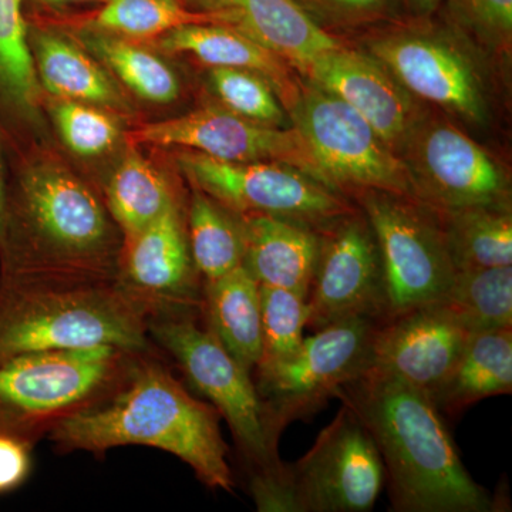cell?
<instances>
[{
    "instance_id": "cell-17",
    "label": "cell",
    "mask_w": 512,
    "mask_h": 512,
    "mask_svg": "<svg viewBox=\"0 0 512 512\" xmlns=\"http://www.w3.org/2000/svg\"><path fill=\"white\" fill-rule=\"evenodd\" d=\"M471 335L443 303L421 306L377 323L367 369L397 377L433 400Z\"/></svg>"
},
{
    "instance_id": "cell-22",
    "label": "cell",
    "mask_w": 512,
    "mask_h": 512,
    "mask_svg": "<svg viewBox=\"0 0 512 512\" xmlns=\"http://www.w3.org/2000/svg\"><path fill=\"white\" fill-rule=\"evenodd\" d=\"M244 242L242 265L256 284L309 298L318 259V229L271 215H237Z\"/></svg>"
},
{
    "instance_id": "cell-9",
    "label": "cell",
    "mask_w": 512,
    "mask_h": 512,
    "mask_svg": "<svg viewBox=\"0 0 512 512\" xmlns=\"http://www.w3.org/2000/svg\"><path fill=\"white\" fill-rule=\"evenodd\" d=\"M377 323L363 318L332 323L303 339L292 357L255 367L256 392L278 443L289 424L319 412L343 384L367 370Z\"/></svg>"
},
{
    "instance_id": "cell-35",
    "label": "cell",
    "mask_w": 512,
    "mask_h": 512,
    "mask_svg": "<svg viewBox=\"0 0 512 512\" xmlns=\"http://www.w3.org/2000/svg\"><path fill=\"white\" fill-rule=\"evenodd\" d=\"M323 29H353L392 19L400 0H296Z\"/></svg>"
},
{
    "instance_id": "cell-2",
    "label": "cell",
    "mask_w": 512,
    "mask_h": 512,
    "mask_svg": "<svg viewBox=\"0 0 512 512\" xmlns=\"http://www.w3.org/2000/svg\"><path fill=\"white\" fill-rule=\"evenodd\" d=\"M335 399L356 414L375 441L393 511H497L493 495L468 474L426 393L367 369L343 384Z\"/></svg>"
},
{
    "instance_id": "cell-4",
    "label": "cell",
    "mask_w": 512,
    "mask_h": 512,
    "mask_svg": "<svg viewBox=\"0 0 512 512\" xmlns=\"http://www.w3.org/2000/svg\"><path fill=\"white\" fill-rule=\"evenodd\" d=\"M148 313L117 282L46 284L0 276V365L30 353L116 346L151 352Z\"/></svg>"
},
{
    "instance_id": "cell-21",
    "label": "cell",
    "mask_w": 512,
    "mask_h": 512,
    "mask_svg": "<svg viewBox=\"0 0 512 512\" xmlns=\"http://www.w3.org/2000/svg\"><path fill=\"white\" fill-rule=\"evenodd\" d=\"M214 23L255 40L302 73L342 43L319 26L296 0H194Z\"/></svg>"
},
{
    "instance_id": "cell-1",
    "label": "cell",
    "mask_w": 512,
    "mask_h": 512,
    "mask_svg": "<svg viewBox=\"0 0 512 512\" xmlns=\"http://www.w3.org/2000/svg\"><path fill=\"white\" fill-rule=\"evenodd\" d=\"M123 234L100 190L37 144L9 158L0 276L46 284L116 282Z\"/></svg>"
},
{
    "instance_id": "cell-36",
    "label": "cell",
    "mask_w": 512,
    "mask_h": 512,
    "mask_svg": "<svg viewBox=\"0 0 512 512\" xmlns=\"http://www.w3.org/2000/svg\"><path fill=\"white\" fill-rule=\"evenodd\" d=\"M458 18L483 42L508 50L512 37V0H447Z\"/></svg>"
},
{
    "instance_id": "cell-33",
    "label": "cell",
    "mask_w": 512,
    "mask_h": 512,
    "mask_svg": "<svg viewBox=\"0 0 512 512\" xmlns=\"http://www.w3.org/2000/svg\"><path fill=\"white\" fill-rule=\"evenodd\" d=\"M207 83L218 104L237 116L271 127H285L288 123V111L261 74L231 67H208Z\"/></svg>"
},
{
    "instance_id": "cell-37",
    "label": "cell",
    "mask_w": 512,
    "mask_h": 512,
    "mask_svg": "<svg viewBox=\"0 0 512 512\" xmlns=\"http://www.w3.org/2000/svg\"><path fill=\"white\" fill-rule=\"evenodd\" d=\"M32 446L0 433V495L16 490L29 477Z\"/></svg>"
},
{
    "instance_id": "cell-10",
    "label": "cell",
    "mask_w": 512,
    "mask_h": 512,
    "mask_svg": "<svg viewBox=\"0 0 512 512\" xmlns=\"http://www.w3.org/2000/svg\"><path fill=\"white\" fill-rule=\"evenodd\" d=\"M289 116L330 190L346 198L370 190L413 197L402 158L345 101L308 83Z\"/></svg>"
},
{
    "instance_id": "cell-28",
    "label": "cell",
    "mask_w": 512,
    "mask_h": 512,
    "mask_svg": "<svg viewBox=\"0 0 512 512\" xmlns=\"http://www.w3.org/2000/svg\"><path fill=\"white\" fill-rule=\"evenodd\" d=\"M437 214L456 271L512 265L511 205H483Z\"/></svg>"
},
{
    "instance_id": "cell-29",
    "label": "cell",
    "mask_w": 512,
    "mask_h": 512,
    "mask_svg": "<svg viewBox=\"0 0 512 512\" xmlns=\"http://www.w3.org/2000/svg\"><path fill=\"white\" fill-rule=\"evenodd\" d=\"M187 231L202 282L221 278L242 265L244 242L237 215L197 188H192L187 201Z\"/></svg>"
},
{
    "instance_id": "cell-34",
    "label": "cell",
    "mask_w": 512,
    "mask_h": 512,
    "mask_svg": "<svg viewBox=\"0 0 512 512\" xmlns=\"http://www.w3.org/2000/svg\"><path fill=\"white\" fill-rule=\"evenodd\" d=\"M261 298V363L278 362L301 349L308 325V299L284 288L259 285Z\"/></svg>"
},
{
    "instance_id": "cell-16",
    "label": "cell",
    "mask_w": 512,
    "mask_h": 512,
    "mask_svg": "<svg viewBox=\"0 0 512 512\" xmlns=\"http://www.w3.org/2000/svg\"><path fill=\"white\" fill-rule=\"evenodd\" d=\"M117 284L146 309L201 311L202 278L192 259L187 201L177 202L131 237L123 238Z\"/></svg>"
},
{
    "instance_id": "cell-13",
    "label": "cell",
    "mask_w": 512,
    "mask_h": 512,
    "mask_svg": "<svg viewBox=\"0 0 512 512\" xmlns=\"http://www.w3.org/2000/svg\"><path fill=\"white\" fill-rule=\"evenodd\" d=\"M413 197L448 212L483 205H511L507 175L473 138L429 114L414 128L402 154Z\"/></svg>"
},
{
    "instance_id": "cell-23",
    "label": "cell",
    "mask_w": 512,
    "mask_h": 512,
    "mask_svg": "<svg viewBox=\"0 0 512 512\" xmlns=\"http://www.w3.org/2000/svg\"><path fill=\"white\" fill-rule=\"evenodd\" d=\"M156 46L170 55H183L207 67H231L261 74L274 87L285 110L291 111L301 94L291 64L271 50L220 23H195L165 33Z\"/></svg>"
},
{
    "instance_id": "cell-24",
    "label": "cell",
    "mask_w": 512,
    "mask_h": 512,
    "mask_svg": "<svg viewBox=\"0 0 512 512\" xmlns=\"http://www.w3.org/2000/svg\"><path fill=\"white\" fill-rule=\"evenodd\" d=\"M201 312L231 356L254 372L262 357L261 298L259 285L244 265L202 282Z\"/></svg>"
},
{
    "instance_id": "cell-19",
    "label": "cell",
    "mask_w": 512,
    "mask_h": 512,
    "mask_svg": "<svg viewBox=\"0 0 512 512\" xmlns=\"http://www.w3.org/2000/svg\"><path fill=\"white\" fill-rule=\"evenodd\" d=\"M43 100L28 45L25 0H0V140L9 158L46 143Z\"/></svg>"
},
{
    "instance_id": "cell-30",
    "label": "cell",
    "mask_w": 512,
    "mask_h": 512,
    "mask_svg": "<svg viewBox=\"0 0 512 512\" xmlns=\"http://www.w3.org/2000/svg\"><path fill=\"white\" fill-rule=\"evenodd\" d=\"M440 303L471 333L512 328V266L456 271Z\"/></svg>"
},
{
    "instance_id": "cell-32",
    "label": "cell",
    "mask_w": 512,
    "mask_h": 512,
    "mask_svg": "<svg viewBox=\"0 0 512 512\" xmlns=\"http://www.w3.org/2000/svg\"><path fill=\"white\" fill-rule=\"evenodd\" d=\"M195 23H214V20L207 13L185 8L181 0H106L80 26L146 42Z\"/></svg>"
},
{
    "instance_id": "cell-20",
    "label": "cell",
    "mask_w": 512,
    "mask_h": 512,
    "mask_svg": "<svg viewBox=\"0 0 512 512\" xmlns=\"http://www.w3.org/2000/svg\"><path fill=\"white\" fill-rule=\"evenodd\" d=\"M28 20V45L43 96L80 101L123 119L136 114L130 96L69 32Z\"/></svg>"
},
{
    "instance_id": "cell-11",
    "label": "cell",
    "mask_w": 512,
    "mask_h": 512,
    "mask_svg": "<svg viewBox=\"0 0 512 512\" xmlns=\"http://www.w3.org/2000/svg\"><path fill=\"white\" fill-rule=\"evenodd\" d=\"M175 163L192 188L235 215H271L320 231L357 208L292 165L231 163L190 150H177Z\"/></svg>"
},
{
    "instance_id": "cell-14",
    "label": "cell",
    "mask_w": 512,
    "mask_h": 512,
    "mask_svg": "<svg viewBox=\"0 0 512 512\" xmlns=\"http://www.w3.org/2000/svg\"><path fill=\"white\" fill-rule=\"evenodd\" d=\"M319 235L306 326L318 330L348 319H386L382 256L363 211L343 215Z\"/></svg>"
},
{
    "instance_id": "cell-7",
    "label": "cell",
    "mask_w": 512,
    "mask_h": 512,
    "mask_svg": "<svg viewBox=\"0 0 512 512\" xmlns=\"http://www.w3.org/2000/svg\"><path fill=\"white\" fill-rule=\"evenodd\" d=\"M195 312L151 316L148 335L173 357L191 386L227 420L251 476L276 470L282 464L278 441L268 429L252 373L239 365L208 326L198 325Z\"/></svg>"
},
{
    "instance_id": "cell-40",
    "label": "cell",
    "mask_w": 512,
    "mask_h": 512,
    "mask_svg": "<svg viewBox=\"0 0 512 512\" xmlns=\"http://www.w3.org/2000/svg\"><path fill=\"white\" fill-rule=\"evenodd\" d=\"M42 6L50 8H64V6L82 5V3L106 2V0H32ZM26 3V0H25Z\"/></svg>"
},
{
    "instance_id": "cell-31",
    "label": "cell",
    "mask_w": 512,
    "mask_h": 512,
    "mask_svg": "<svg viewBox=\"0 0 512 512\" xmlns=\"http://www.w3.org/2000/svg\"><path fill=\"white\" fill-rule=\"evenodd\" d=\"M43 107L63 146L79 160H104L127 143L123 117L109 110L50 96Z\"/></svg>"
},
{
    "instance_id": "cell-26",
    "label": "cell",
    "mask_w": 512,
    "mask_h": 512,
    "mask_svg": "<svg viewBox=\"0 0 512 512\" xmlns=\"http://www.w3.org/2000/svg\"><path fill=\"white\" fill-rule=\"evenodd\" d=\"M127 146L100 187L104 204L123 238L137 234L168 207L185 201L170 175L138 153L136 144Z\"/></svg>"
},
{
    "instance_id": "cell-27",
    "label": "cell",
    "mask_w": 512,
    "mask_h": 512,
    "mask_svg": "<svg viewBox=\"0 0 512 512\" xmlns=\"http://www.w3.org/2000/svg\"><path fill=\"white\" fill-rule=\"evenodd\" d=\"M512 392V328L473 333L434 394L440 413L460 414L480 400Z\"/></svg>"
},
{
    "instance_id": "cell-39",
    "label": "cell",
    "mask_w": 512,
    "mask_h": 512,
    "mask_svg": "<svg viewBox=\"0 0 512 512\" xmlns=\"http://www.w3.org/2000/svg\"><path fill=\"white\" fill-rule=\"evenodd\" d=\"M402 2L414 18L426 20L447 0H402Z\"/></svg>"
},
{
    "instance_id": "cell-6",
    "label": "cell",
    "mask_w": 512,
    "mask_h": 512,
    "mask_svg": "<svg viewBox=\"0 0 512 512\" xmlns=\"http://www.w3.org/2000/svg\"><path fill=\"white\" fill-rule=\"evenodd\" d=\"M386 484L382 457L348 406L320 431L296 463L252 474V498L262 512H365Z\"/></svg>"
},
{
    "instance_id": "cell-8",
    "label": "cell",
    "mask_w": 512,
    "mask_h": 512,
    "mask_svg": "<svg viewBox=\"0 0 512 512\" xmlns=\"http://www.w3.org/2000/svg\"><path fill=\"white\" fill-rule=\"evenodd\" d=\"M353 200L379 245L387 318L443 301L456 269L439 214L416 198L393 192L363 191Z\"/></svg>"
},
{
    "instance_id": "cell-38",
    "label": "cell",
    "mask_w": 512,
    "mask_h": 512,
    "mask_svg": "<svg viewBox=\"0 0 512 512\" xmlns=\"http://www.w3.org/2000/svg\"><path fill=\"white\" fill-rule=\"evenodd\" d=\"M9 190V158L5 146L0 140V241L5 228L6 204H8Z\"/></svg>"
},
{
    "instance_id": "cell-3",
    "label": "cell",
    "mask_w": 512,
    "mask_h": 512,
    "mask_svg": "<svg viewBox=\"0 0 512 512\" xmlns=\"http://www.w3.org/2000/svg\"><path fill=\"white\" fill-rule=\"evenodd\" d=\"M220 419L218 410L192 396L151 350L137 356L113 396L62 421L47 439L60 451L93 454L121 446L158 448L188 464L202 484L232 493L235 478Z\"/></svg>"
},
{
    "instance_id": "cell-15",
    "label": "cell",
    "mask_w": 512,
    "mask_h": 512,
    "mask_svg": "<svg viewBox=\"0 0 512 512\" xmlns=\"http://www.w3.org/2000/svg\"><path fill=\"white\" fill-rule=\"evenodd\" d=\"M127 143L190 150L231 163L292 165L326 185L311 148L295 127L254 123L220 104L175 119L140 124L127 131Z\"/></svg>"
},
{
    "instance_id": "cell-18",
    "label": "cell",
    "mask_w": 512,
    "mask_h": 512,
    "mask_svg": "<svg viewBox=\"0 0 512 512\" xmlns=\"http://www.w3.org/2000/svg\"><path fill=\"white\" fill-rule=\"evenodd\" d=\"M301 74L308 83L349 104L399 157L414 128L427 116L423 103L367 52L342 46L316 57Z\"/></svg>"
},
{
    "instance_id": "cell-12",
    "label": "cell",
    "mask_w": 512,
    "mask_h": 512,
    "mask_svg": "<svg viewBox=\"0 0 512 512\" xmlns=\"http://www.w3.org/2000/svg\"><path fill=\"white\" fill-rule=\"evenodd\" d=\"M366 52L421 103L434 104L471 126L488 120L478 63L457 37L430 25L402 26L370 37Z\"/></svg>"
},
{
    "instance_id": "cell-25",
    "label": "cell",
    "mask_w": 512,
    "mask_h": 512,
    "mask_svg": "<svg viewBox=\"0 0 512 512\" xmlns=\"http://www.w3.org/2000/svg\"><path fill=\"white\" fill-rule=\"evenodd\" d=\"M64 30L106 67L127 94L157 106L180 100L183 84L177 70L146 43L86 26Z\"/></svg>"
},
{
    "instance_id": "cell-5",
    "label": "cell",
    "mask_w": 512,
    "mask_h": 512,
    "mask_svg": "<svg viewBox=\"0 0 512 512\" xmlns=\"http://www.w3.org/2000/svg\"><path fill=\"white\" fill-rule=\"evenodd\" d=\"M138 355L96 346L30 353L3 363L0 433L35 446L62 421L113 396Z\"/></svg>"
}]
</instances>
